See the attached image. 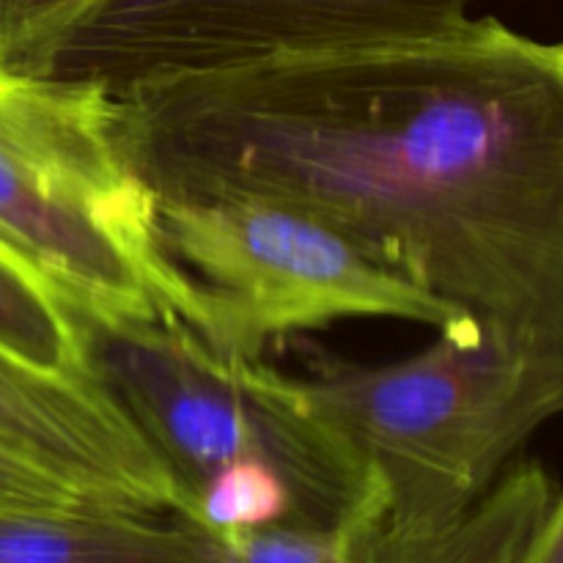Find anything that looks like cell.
<instances>
[{"label": "cell", "mask_w": 563, "mask_h": 563, "mask_svg": "<svg viewBox=\"0 0 563 563\" xmlns=\"http://www.w3.org/2000/svg\"><path fill=\"white\" fill-rule=\"evenodd\" d=\"M113 97L157 201L289 203L493 333L563 352V44L467 16Z\"/></svg>", "instance_id": "obj_1"}, {"label": "cell", "mask_w": 563, "mask_h": 563, "mask_svg": "<svg viewBox=\"0 0 563 563\" xmlns=\"http://www.w3.org/2000/svg\"><path fill=\"white\" fill-rule=\"evenodd\" d=\"M91 372L135 421L192 517L223 465L256 460L289 484L297 526L385 520V489L361 451L317 412L300 377L209 350L187 324L86 313Z\"/></svg>", "instance_id": "obj_2"}, {"label": "cell", "mask_w": 563, "mask_h": 563, "mask_svg": "<svg viewBox=\"0 0 563 563\" xmlns=\"http://www.w3.org/2000/svg\"><path fill=\"white\" fill-rule=\"evenodd\" d=\"M300 383L377 473L383 526L429 531L465 515L511 454L561 416L563 352L462 319L405 361L324 363Z\"/></svg>", "instance_id": "obj_3"}, {"label": "cell", "mask_w": 563, "mask_h": 563, "mask_svg": "<svg viewBox=\"0 0 563 563\" xmlns=\"http://www.w3.org/2000/svg\"><path fill=\"white\" fill-rule=\"evenodd\" d=\"M0 240L102 319L181 322L192 284L157 240V198L93 82L0 69Z\"/></svg>", "instance_id": "obj_4"}, {"label": "cell", "mask_w": 563, "mask_h": 563, "mask_svg": "<svg viewBox=\"0 0 563 563\" xmlns=\"http://www.w3.org/2000/svg\"><path fill=\"white\" fill-rule=\"evenodd\" d=\"M157 240L192 284L187 328L225 357L341 319H401L445 330L471 319L333 225L267 198H165Z\"/></svg>", "instance_id": "obj_5"}, {"label": "cell", "mask_w": 563, "mask_h": 563, "mask_svg": "<svg viewBox=\"0 0 563 563\" xmlns=\"http://www.w3.org/2000/svg\"><path fill=\"white\" fill-rule=\"evenodd\" d=\"M471 0H97L55 44L42 75L121 93L157 77L284 53L429 36L467 20Z\"/></svg>", "instance_id": "obj_6"}, {"label": "cell", "mask_w": 563, "mask_h": 563, "mask_svg": "<svg viewBox=\"0 0 563 563\" xmlns=\"http://www.w3.org/2000/svg\"><path fill=\"white\" fill-rule=\"evenodd\" d=\"M0 445L102 511L185 517L168 467L97 377H55L0 352Z\"/></svg>", "instance_id": "obj_7"}, {"label": "cell", "mask_w": 563, "mask_h": 563, "mask_svg": "<svg viewBox=\"0 0 563 563\" xmlns=\"http://www.w3.org/2000/svg\"><path fill=\"white\" fill-rule=\"evenodd\" d=\"M0 563H225V553L176 515L0 509Z\"/></svg>", "instance_id": "obj_8"}, {"label": "cell", "mask_w": 563, "mask_h": 563, "mask_svg": "<svg viewBox=\"0 0 563 563\" xmlns=\"http://www.w3.org/2000/svg\"><path fill=\"white\" fill-rule=\"evenodd\" d=\"M539 462H517L456 520L429 531L368 526L352 544V563H526L555 500Z\"/></svg>", "instance_id": "obj_9"}, {"label": "cell", "mask_w": 563, "mask_h": 563, "mask_svg": "<svg viewBox=\"0 0 563 563\" xmlns=\"http://www.w3.org/2000/svg\"><path fill=\"white\" fill-rule=\"evenodd\" d=\"M0 352L55 377H93L82 306L58 280L3 240Z\"/></svg>", "instance_id": "obj_10"}, {"label": "cell", "mask_w": 563, "mask_h": 563, "mask_svg": "<svg viewBox=\"0 0 563 563\" xmlns=\"http://www.w3.org/2000/svg\"><path fill=\"white\" fill-rule=\"evenodd\" d=\"M291 520L295 500L289 484L256 460L231 462L214 471L198 493L190 517V522L214 537Z\"/></svg>", "instance_id": "obj_11"}, {"label": "cell", "mask_w": 563, "mask_h": 563, "mask_svg": "<svg viewBox=\"0 0 563 563\" xmlns=\"http://www.w3.org/2000/svg\"><path fill=\"white\" fill-rule=\"evenodd\" d=\"M97 0H0V69L42 75L55 44Z\"/></svg>", "instance_id": "obj_12"}, {"label": "cell", "mask_w": 563, "mask_h": 563, "mask_svg": "<svg viewBox=\"0 0 563 563\" xmlns=\"http://www.w3.org/2000/svg\"><path fill=\"white\" fill-rule=\"evenodd\" d=\"M361 531L275 522L218 539L225 563H352V544Z\"/></svg>", "instance_id": "obj_13"}, {"label": "cell", "mask_w": 563, "mask_h": 563, "mask_svg": "<svg viewBox=\"0 0 563 563\" xmlns=\"http://www.w3.org/2000/svg\"><path fill=\"white\" fill-rule=\"evenodd\" d=\"M0 509L5 511H102L47 467L0 445Z\"/></svg>", "instance_id": "obj_14"}, {"label": "cell", "mask_w": 563, "mask_h": 563, "mask_svg": "<svg viewBox=\"0 0 563 563\" xmlns=\"http://www.w3.org/2000/svg\"><path fill=\"white\" fill-rule=\"evenodd\" d=\"M526 563H563V493L555 495L531 550H528Z\"/></svg>", "instance_id": "obj_15"}]
</instances>
